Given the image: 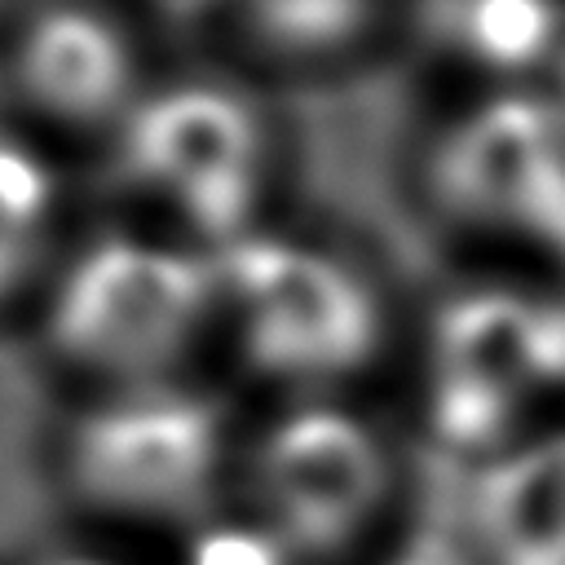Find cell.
Instances as JSON below:
<instances>
[{"mask_svg": "<svg viewBox=\"0 0 565 565\" xmlns=\"http://www.w3.org/2000/svg\"><path fill=\"white\" fill-rule=\"evenodd\" d=\"M0 124H9V119H4V88H0Z\"/></svg>", "mask_w": 565, "mask_h": 565, "instance_id": "9", "label": "cell"}, {"mask_svg": "<svg viewBox=\"0 0 565 565\" xmlns=\"http://www.w3.org/2000/svg\"><path fill=\"white\" fill-rule=\"evenodd\" d=\"M150 53L106 0H22L0 26L4 119L44 146H106L150 93Z\"/></svg>", "mask_w": 565, "mask_h": 565, "instance_id": "6", "label": "cell"}, {"mask_svg": "<svg viewBox=\"0 0 565 565\" xmlns=\"http://www.w3.org/2000/svg\"><path fill=\"white\" fill-rule=\"evenodd\" d=\"M71 238V185L53 146L0 124V322L31 313Z\"/></svg>", "mask_w": 565, "mask_h": 565, "instance_id": "7", "label": "cell"}, {"mask_svg": "<svg viewBox=\"0 0 565 565\" xmlns=\"http://www.w3.org/2000/svg\"><path fill=\"white\" fill-rule=\"evenodd\" d=\"M212 256L216 340L291 402L335 397L384 358L393 309L349 252L265 225Z\"/></svg>", "mask_w": 565, "mask_h": 565, "instance_id": "3", "label": "cell"}, {"mask_svg": "<svg viewBox=\"0 0 565 565\" xmlns=\"http://www.w3.org/2000/svg\"><path fill=\"white\" fill-rule=\"evenodd\" d=\"M238 424L199 384L75 393L53 428V486L79 516L115 530H199L234 490Z\"/></svg>", "mask_w": 565, "mask_h": 565, "instance_id": "2", "label": "cell"}, {"mask_svg": "<svg viewBox=\"0 0 565 565\" xmlns=\"http://www.w3.org/2000/svg\"><path fill=\"white\" fill-rule=\"evenodd\" d=\"M26 318L75 393L185 380L216 340V256L141 225L75 234Z\"/></svg>", "mask_w": 565, "mask_h": 565, "instance_id": "1", "label": "cell"}, {"mask_svg": "<svg viewBox=\"0 0 565 565\" xmlns=\"http://www.w3.org/2000/svg\"><path fill=\"white\" fill-rule=\"evenodd\" d=\"M106 150L124 194L150 212L137 225L199 252L265 230L260 207L282 172L274 115L212 79H154Z\"/></svg>", "mask_w": 565, "mask_h": 565, "instance_id": "4", "label": "cell"}, {"mask_svg": "<svg viewBox=\"0 0 565 565\" xmlns=\"http://www.w3.org/2000/svg\"><path fill=\"white\" fill-rule=\"evenodd\" d=\"M472 525L486 565H565V437L494 455Z\"/></svg>", "mask_w": 565, "mask_h": 565, "instance_id": "8", "label": "cell"}, {"mask_svg": "<svg viewBox=\"0 0 565 565\" xmlns=\"http://www.w3.org/2000/svg\"><path fill=\"white\" fill-rule=\"evenodd\" d=\"M234 486L247 516L296 565H318L380 525L393 499V450L344 402L305 397L238 441Z\"/></svg>", "mask_w": 565, "mask_h": 565, "instance_id": "5", "label": "cell"}]
</instances>
